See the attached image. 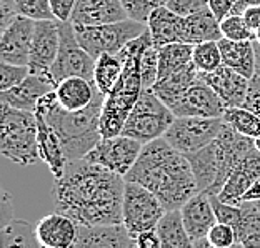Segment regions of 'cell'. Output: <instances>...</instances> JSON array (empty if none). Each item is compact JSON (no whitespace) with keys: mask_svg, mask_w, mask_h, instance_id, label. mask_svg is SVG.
I'll list each match as a JSON object with an SVG mask.
<instances>
[{"mask_svg":"<svg viewBox=\"0 0 260 248\" xmlns=\"http://www.w3.org/2000/svg\"><path fill=\"white\" fill-rule=\"evenodd\" d=\"M182 222L193 240L207 238L210 228L217 223V217L212 208L210 197L207 192H197L180 208Z\"/></svg>","mask_w":260,"mask_h":248,"instance_id":"23","label":"cell"},{"mask_svg":"<svg viewBox=\"0 0 260 248\" xmlns=\"http://www.w3.org/2000/svg\"><path fill=\"white\" fill-rule=\"evenodd\" d=\"M58 30H60L58 54L47 77L54 85L67 77H84V79L93 82L95 58L79 44L72 22L58 20Z\"/></svg>","mask_w":260,"mask_h":248,"instance_id":"9","label":"cell"},{"mask_svg":"<svg viewBox=\"0 0 260 248\" xmlns=\"http://www.w3.org/2000/svg\"><path fill=\"white\" fill-rule=\"evenodd\" d=\"M152 45V35L147 28L140 37L134 39L119 52V57L123 60V72L115 87L104 98L102 115H100L102 138L122 135L130 112L135 107L142 90H144L140 63L144 52Z\"/></svg>","mask_w":260,"mask_h":248,"instance_id":"4","label":"cell"},{"mask_svg":"<svg viewBox=\"0 0 260 248\" xmlns=\"http://www.w3.org/2000/svg\"><path fill=\"white\" fill-rule=\"evenodd\" d=\"M193 248H215V246L212 245L210 241L207 240V238H200V240H195ZM232 248H242V245H240V243H237V245L232 246Z\"/></svg>","mask_w":260,"mask_h":248,"instance_id":"53","label":"cell"},{"mask_svg":"<svg viewBox=\"0 0 260 248\" xmlns=\"http://www.w3.org/2000/svg\"><path fill=\"white\" fill-rule=\"evenodd\" d=\"M174 120V112L157 97V93L152 88L142 90L137 103L123 125L122 135H127L145 145L153 140L164 138L165 132L172 125Z\"/></svg>","mask_w":260,"mask_h":248,"instance_id":"7","label":"cell"},{"mask_svg":"<svg viewBox=\"0 0 260 248\" xmlns=\"http://www.w3.org/2000/svg\"><path fill=\"white\" fill-rule=\"evenodd\" d=\"M135 237L123 223L117 225H79V237L74 248H132Z\"/></svg>","mask_w":260,"mask_h":248,"instance_id":"20","label":"cell"},{"mask_svg":"<svg viewBox=\"0 0 260 248\" xmlns=\"http://www.w3.org/2000/svg\"><path fill=\"white\" fill-rule=\"evenodd\" d=\"M193 65L197 67L199 72L209 74L214 70L220 68L222 62V52L218 42H202L193 45Z\"/></svg>","mask_w":260,"mask_h":248,"instance_id":"35","label":"cell"},{"mask_svg":"<svg viewBox=\"0 0 260 248\" xmlns=\"http://www.w3.org/2000/svg\"><path fill=\"white\" fill-rule=\"evenodd\" d=\"M199 75L202 77V80H205L218 97L225 107H244L247 92H249V84L250 79L240 75L237 72H234L232 68L222 65L220 68L214 70V72L202 74L199 72Z\"/></svg>","mask_w":260,"mask_h":248,"instance_id":"18","label":"cell"},{"mask_svg":"<svg viewBox=\"0 0 260 248\" xmlns=\"http://www.w3.org/2000/svg\"><path fill=\"white\" fill-rule=\"evenodd\" d=\"M220 30L222 35L229 40H255V33H253L242 15L230 14L225 19L220 20Z\"/></svg>","mask_w":260,"mask_h":248,"instance_id":"37","label":"cell"},{"mask_svg":"<svg viewBox=\"0 0 260 248\" xmlns=\"http://www.w3.org/2000/svg\"><path fill=\"white\" fill-rule=\"evenodd\" d=\"M222 117H175L164 138L184 155L204 149L222 132Z\"/></svg>","mask_w":260,"mask_h":248,"instance_id":"10","label":"cell"},{"mask_svg":"<svg viewBox=\"0 0 260 248\" xmlns=\"http://www.w3.org/2000/svg\"><path fill=\"white\" fill-rule=\"evenodd\" d=\"M253 147V138L240 135L225 123L214 141L188 153L187 158L192 165L199 192H207L209 195L220 193L234 168Z\"/></svg>","mask_w":260,"mask_h":248,"instance_id":"5","label":"cell"},{"mask_svg":"<svg viewBox=\"0 0 260 248\" xmlns=\"http://www.w3.org/2000/svg\"><path fill=\"white\" fill-rule=\"evenodd\" d=\"M140 74L144 90H150L158 80V49H155L153 45L149 47L142 55Z\"/></svg>","mask_w":260,"mask_h":248,"instance_id":"38","label":"cell"},{"mask_svg":"<svg viewBox=\"0 0 260 248\" xmlns=\"http://www.w3.org/2000/svg\"><path fill=\"white\" fill-rule=\"evenodd\" d=\"M193 60V45L185 42H175L158 49V80L180 72ZM157 80V82H158Z\"/></svg>","mask_w":260,"mask_h":248,"instance_id":"30","label":"cell"},{"mask_svg":"<svg viewBox=\"0 0 260 248\" xmlns=\"http://www.w3.org/2000/svg\"><path fill=\"white\" fill-rule=\"evenodd\" d=\"M223 122L235 132L249 138L260 137V117L245 107H230L223 114Z\"/></svg>","mask_w":260,"mask_h":248,"instance_id":"34","label":"cell"},{"mask_svg":"<svg viewBox=\"0 0 260 248\" xmlns=\"http://www.w3.org/2000/svg\"><path fill=\"white\" fill-rule=\"evenodd\" d=\"M235 0H209V9L214 12V15L218 20H223L230 15Z\"/></svg>","mask_w":260,"mask_h":248,"instance_id":"47","label":"cell"},{"mask_svg":"<svg viewBox=\"0 0 260 248\" xmlns=\"http://www.w3.org/2000/svg\"><path fill=\"white\" fill-rule=\"evenodd\" d=\"M132 248H137V246H132Z\"/></svg>","mask_w":260,"mask_h":248,"instance_id":"58","label":"cell"},{"mask_svg":"<svg viewBox=\"0 0 260 248\" xmlns=\"http://www.w3.org/2000/svg\"><path fill=\"white\" fill-rule=\"evenodd\" d=\"M127 19L128 14L120 0H77L70 22L74 25H104Z\"/></svg>","mask_w":260,"mask_h":248,"instance_id":"19","label":"cell"},{"mask_svg":"<svg viewBox=\"0 0 260 248\" xmlns=\"http://www.w3.org/2000/svg\"><path fill=\"white\" fill-rule=\"evenodd\" d=\"M52 90H55V85L52 84L49 77L30 74L22 84L10 90L0 92V102L19 110L35 112L39 100Z\"/></svg>","mask_w":260,"mask_h":248,"instance_id":"21","label":"cell"},{"mask_svg":"<svg viewBox=\"0 0 260 248\" xmlns=\"http://www.w3.org/2000/svg\"><path fill=\"white\" fill-rule=\"evenodd\" d=\"M55 95L65 110L77 112L87 109L100 95V92L95 82L84 77H67L55 85Z\"/></svg>","mask_w":260,"mask_h":248,"instance_id":"24","label":"cell"},{"mask_svg":"<svg viewBox=\"0 0 260 248\" xmlns=\"http://www.w3.org/2000/svg\"><path fill=\"white\" fill-rule=\"evenodd\" d=\"M120 2L127 10L128 19H134L142 23H147L150 14L157 7L165 5V0H120Z\"/></svg>","mask_w":260,"mask_h":248,"instance_id":"40","label":"cell"},{"mask_svg":"<svg viewBox=\"0 0 260 248\" xmlns=\"http://www.w3.org/2000/svg\"><path fill=\"white\" fill-rule=\"evenodd\" d=\"M35 235L42 248H74L79 223L55 210L35 223Z\"/></svg>","mask_w":260,"mask_h":248,"instance_id":"17","label":"cell"},{"mask_svg":"<svg viewBox=\"0 0 260 248\" xmlns=\"http://www.w3.org/2000/svg\"><path fill=\"white\" fill-rule=\"evenodd\" d=\"M245 109L252 110L253 114L260 117V75H253L249 84V92L244 103Z\"/></svg>","mask_w":260,"mask_h":248,"instance_id":"44","label":"cell"},{"mask_svg":"<svg viewBox=\"0 0 260 248\" xmlns=\"http://www.w3.org/2000/svg\"><path fill=\"white\" fill-rule=\"evenodd\" d=\"M125 180L150 190L167 211L180 210L199 192L187 155L175 150L165 138L144 145Z\"/></svg>","mask_w":260,"mask_h":248,"instance_id":"2","label":"cell"},{"mask_svg":"<svg viewBox=\"0 0 260 248\" xmlns=\"http://www.w3.org/2000/svg\"><path fill=\"white\" fill-rule=\"evenodd\" d=\"M253 144H255V149H257V150H260V137L253 138Z\"/></svg>","mask_w":260,"mask_h":248,"instance_id":"55","label":"cell"},{"mask_svg":"<svg viewBox=\"0 0 260 248\" xmlns=\"http://www.w3.org/2000/svg\"><path fill=\"white\" fill-rule=\"evenodd\" d=\"M240 223L235 228L237 243L242 248H260V210L253 202H244Z\"/></svg>","mask_w":260,"mask_h":248,"instance_id":"32","label":"cell"},{"mask_svg":"<svg viewBox=\"0 0 260 248\" xmlns=\"http://www.w3.org/2000/svg\"><path fill=\"white\" fill-rule=\"evenodd\" d=\"M209 197L212 202V208H214V214L217 217V222L225 223V225H230L232 228H237L242 218V206L222 202L218 198V195H209Z\"/></svg>","mask_w":260,"mask_h":248,"instance_id":"39","label":"cell"},{"mask_svg":"<svg viewBox=\"0 0 260 248\" xmlns=\"http://www.w3.org/2000/svg\"><path fill=\"white\" fill-rule=\"evenodd\" d=\"M104 98L105 95L100 93L87 109L77 112L65 110L58 103L55 90L45 93L39 100L35 114L42 115L47 123L55 130V133L63 144L69 162L84 158L102 140L100 115H102Z\"/></svg>","mask_w":260,"mask_h":248,"instance_id":"3","label":"cell"},{"mask_svg":"<svg viewBox=\"0 0 260 248\" xmlns=\"http://www.w3.org/2000/svg\"><path fill=\"white\" fill-rule=\"evenodd\" d=\"M0 150L5 158L19 165L39 160V127L35 112L0 105Z\"/></svg>","mask_w":260,"mask_h":248,"instance_id":"6","label":"cell"},{"mask_svg":"<svg viewBox=\"0 0 260 248\" xmlns=\"http://www.w3.org/2000/svg\"><path fill=\"white\" fill-rule=\"evenodd\" d=\"M2 227L5 223H9L12 218H14V214H12V202H10V197L7 192H4V197H2Z\"/></svg>","mask_w":260,"mask_h":248,"instance_id":"50","label":"cell"},{"mask_svg":"<svg viewBox=\"0 0 260 248\" xmlns=\"http://www.w3.org/2000/svg\"><path fill=\"white\" fill-rule=\"evenodd\" d=\"M170 110L175 117H223L227 107L214 88L199 75Z\"/></svg>","mask_w":260,"mask_h":248,"instance_id":"14","label":"cell"},{"mask_svg":"<svg viewBox=\"0 0 260 248\" xmlns=\"http://www.w3.org/2000/svg\"><path fill=\"white\" fill-rule=\"evenodd\" d=\"M257 200H260V179L249 188V192L244 195L242 203L244 202H257Z\"/></svg>","mask_w":260,"mask_h":248,"instance_id":"52","label":"cell"},{"mask_svg":"<svg viewBox=\"0 0 260 248\" xmlns=\"http://www.w3.org/2000/svg\"><path fill=\"white\" fill-rule=\"evenodd\" d=\"M37 115V114H35ZM39 127V157L47 167L54 179H60L69 163L67 153H65L63 144L42 115H37Z\"/></svg>","mask_w":260,"mask_h":248,"instance_id":"25","label":"cell"},{"mask_svg":"<svg viewBox=\"0 0 260 248\" xmlns=\"http://www.w3.org/2000/svg\"><path fill=\"white\" fill-rule=\"evenodd\" d=\"M142 149L144 144H140L139 140L130 138L127 135H117L102 138L84 158L117 175L125 176L137 162Z\"/></svg>","mask_w":260,"mask_h":248,"instance_id":"12","label":"cell"},{"mask_svg":"<svg viewBox=\"0 0 260 248\" xmlns=\"http://www.w3.org/2000/svg\"><path fill=\"white\" fill-rule=\"evenodd\" d=\"M2 248H42L35 235V227L27 220L12 218L2 227Z\"/></svg>","mask_w":260,"mask_h":248,"instance_id":"31","label":"cell"},{"mask_svg":"<svg viewBox=\"0 0 260 248\" xmlns=\"http://www.w3.org/2000/svg\"><path fill=\"white\" fill-rule=\"evenodd\" d=\"M162 248H193L195 240L188 235L182 222L180 210L167 211L157 225Z\"/></svg>","mask_w":260,"mask_h":248,"instance_id":"29","label":"cell"},{"mask_svg":"<svg viewBox=\"0 0 260 248\" xmlns=\"http://www.w3.org/2000/svg\"><path fill=\"white\" fill-rule=\"evenodd\" d=\"M253 47H255V57H257V65H255V75H260V44L253 40Z\"/></svg>","mask_w":260,"mask_h":248,"instance_id":"54","label":"cell"},{"mask_svg":"<svg viewBox=\"0 0 260 248\" xmlns=\"http://www.w3.org/2000/svg\"><path fill=\"white\" fill-rule=\"evenodd\" d=\"M125 176L95 165L85 158L70 160L60 179L52 187L57 211L84 227L123 223Z\"/></svg>","mask_w":260,"mask_h":248,"instance_id":"1","label":"cell"},{"mask_svg":"<svg viewBox=\"0 0 260 248\" xmlns=\"http://www.w3.org/2000/svg\"><path fill=\"white\" fill-rule=\"evenodd\" d=\"M0 12H2V28H4L5 25H9V22L17 15L15 0H2V7H0Z\"/></svg>","mask_w":260,"mask_h":248,"instance_id":"49","label":"cell"},{"mask_svg":"<svg viewBox=\"0 0 260 248\" xmlns=\"http://www.w3.org/2000/svg\"><path fill=\"white\" fill-rule=\"evenodd\" d=\"M165 7H169L182 17H187L204 9H209V0H165Z\"/></svg>","mask_w":260,"mask_h":248,"instance_id":"43","label":"cell"},{"mask_svg":"<svg viewBox=\"0 0 260 248\" xmlns=\"http://www.w3.org/2000/svg\"><path fill=\"white\" fill-rule=\"evenodd\" d=\"M255 42H258V44H260V30H257V32H255Z\"/></svg>","mask_w":260,"mask_h":248,"instance_id":"56","label":"cell"},{"mask_svg":"<svg viewBox=\"0 0 260 248\" xmlns=\"http://www.w3.org/2000/svg\"><path fill=\"white\" fill-rule=\"evenodd\" d=\"M207 240L215 248H232L237 245V233H235V228H232L230 225L217 222L210 228L209 235H207Z\"/></svg>","mask_w":260,"mask_h":248,"instance_id":"42","label":"cell"},{"mask_svg":"<svg viewBox=\"0 0 260 248\" xmlns=\"http://www.w3.org/2000/svg\"><path fill=\"white\" fill-rule=\"evenodd\" d=\"M58 45H60V30H58V20H37L35 22L34 42L30 50V74L49 75L52 65H54Z\"/></svg>","mask_w":260,"mask_h":248,"instance_id":"15","label":"cell"},{"mask_svg":"<svg viewBox=\"0 0 260 248\" xmlns=\"http://www.w3.org/2000/svg\"><path fill=\"white\" fill-rule=\"evenodd\" d=\"M135 246L137 248H162V241L158 237L157 228L147 230L139 235H135Z\"/></svg>","mask_w":260,"mask_h":248,"instance_id":"46","label":"cell"},{"mask_svg":"<svg viewBox=\"0 0 260 248\" xmlns=\"http://www.w3.org/2000/svg\"><path fill=\"white\" fill-rule=\"evenodd\" d=\"M199 79V70L193 65V62L185 67L180 72H175L169 75L167 79L158 80L155 85L152 87V90L157 93V97L167 105L169 109H172L174 105L179 102V98L188 90L195 80Z\"/></svg>","mask_w":260,"mask_h":248,"instance_id":"28","label":"cell"},{"mask_svg":"<svg viewBox=\"0 0 260 248\" xmlns=\"http://www.w3.org/2000/svg\"><path fill=\"white\" fill-rule=\"evenodd\" d=\"M253 205H255V206H257V208L260 210V200H257V202H253Z\"/></svg>","mask_w":260,"mask_h":248,"instance_id":"57","label":"cell"},{"mask_svg":"<svg viewBox=\"0 0 260 248\" xmlns=\"http://www.w3.org/2000/svg\"><path fill=\"white\" fill-rule=\"evenodd\" d=\"M147 28H149L147 23L137 22L134 19L104 23V25H74L79 44L95 60L104 54L117 55L128 42L140 37Z\"/></svg>","mask_w":260,"mask_h":248,"instance_id":"8","label":"cell"},{"mask_svg":"<svg viewBox=\"0 0 260 248\" xmlns=\"http://www.w3.org/2000/svg\"><path fill=\"white\" fill-rule=\"evenodd\" d=\"M123 72V60L119 54H104L95 60V74H93V82L100 93H107L115 87Z\"/></svg>","mask_w":260,"mask_h":248,"instance_id":"33","label":"cell"},{"mask_svg":"<svg viewBox=\"0 0 260 248\" xmlns=\"http://www.w3.org/2000/svg\"><path fill=\"white\" fill-rule=\"evenodd\" d=\"M30 75V68L12 65L7 62H0V92L10 90V88L22 84Z\"/></svg>","mask_w":260,"mask_h":248,"instance_id":"41","label":"cell"},{"mask_svg":"<svg viewBox=\"0 0 260 248\" xmlns=\"http://www.w3.org/2000/svg\"><path fill=\"white\" fill-rule=\"evenodd\" d=\"M75 4H77V0H50L52 12H54L55 19L60 22H70Z\"/></svg>","mask_w":260,"mask_h":248,"instance_id":"45","label":"cell"},{"mask_svg":"<svg viewBox=\"0 0 260 248\" xmlns=\"http://www.w3.org/2000/svg\"><path fill=\"white\" fill-rule=\"evenodd\" d=\"M242 17H244L247 27H249L253 33H255L257 30H260V4L249 7L244 14H242Z\"/></svg>","mask_w":260,"mask_h":248,"instance_id":"48","label":"cell"},{"mask_svg":"<svg viewBox=\"0 0 260 248\" xmlns=\"http://www.w3.org/2000/svg\"><path fill=\"white\" fill-rule=\"evenodd\" d=\"M260 179V150L255 147L247 152L223 185L218 198L230 205H242V198Z\"/></svg>","mask_w":260,"mask_h":248,"instance_id":"16","label":"cell"},{"mask_svg":"<svg viewBox=\"0 0 260 248\" xmlns=\"http://www.w3.org/2000/svg\"><path fill=\"white\" fill-rule=\"evenodd\" d=\"M122 214L123 225L135 237L147 230L157 228L158 222L167 214V210L150 190L139 184H134V182H127Z\"/></svg>","mask_w":260,"mask_h":248,"instance_id":"11","label":"cell"},{"mask_svg":"<svg viewBox=\"0 0 260 248\" xmlns=\"http://www.w3.org/2000/svg\"><path fill=\"white\" fill-rule=\"evenodd\" d=\"M35 22L28 17L15 15L9 25L2 28L0 37V60L12 65L28 67L34 42Z\"/></svg>","mask_w":260,"mask_h":248,"instance_id":"13","label":"cell"},{"mask_svg":"<svg viewBox=\"0 0 260 248\" xmlns=\"http://www.w3.org/2000/svg\"><path fill=\"white\" fill-rule=\"evenodd\" d=\"M218 47L222 52V62L225 67L232 68L234 72L252 79L255 75V47L253 40H229L222 37L218 40Z\"/></svg>","mask_w":260,"mask_h":248,"instance_id":"26","label":"cell"},{"mask_svg":"<svg viewBox=\"0 0 260 248\" xmlns=\"http://www.w3.org/2000/svg\"><path fill=\"white\" fill-rule=\"evenodd\" d=\"M147 27L155 49L175 42H185V17L175 14L165 5H160L152 12L147 20Z\"/></svg>","mask_w":260,"mask_h":248,"instance_id":"22","label":"cell"},{"mask_svg":"<svg viewBox=\"0 0 260 248\" xmlns=\"http://www.w3.org/2000/svg\"><path fill=\"white\" fill-rule=\"evenodd\" d=\"M17 15L28 17L32 20H54L50 0H15Z\"/></svg>","mask_w":260,"mask_h":248,"instance_id":"36","label":"cell"},{"mask_svg":"<svg viewBox=\"0 0 260 248\" xmlns=\"http://www.w3.org/2000/svg\"><path fill=\"white\" fill-rule=\"evenodd\" d=\"M223 37L220 20L210 9L185 17V44L197 45L202 42H218Z\"/></svg>","mask_w":260,"mask_h":248,"instance_id":"27","label":"cell"},{"mask_svg":"<svg viewBox=\"0 0 260 248\" xmlns=\"http://www.w3.org/2000/svg\"><path fill=\"white\" fill-rule=\"evenodd\" d=\"M257 4H260V0H235L234 7H232V12H230V14L242 15L247 9L252 7V5H257Z\"/></svg>","mask_w":260,"mask_h":248,"instance_id":"51","label":"cell"}]
</instances>
